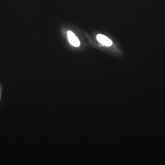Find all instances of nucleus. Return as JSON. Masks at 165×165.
Here are the masks:
<instances>
[{
	"instance_id": "obj_1",
	"label": "nucleus",
	"mask_w": 165,
	"mask_h": 165,
	"mask_svg": "<svg viewBox=\"0 0 165 165\" xmlns=\"http://www.w3.org/2000/svg\"><path fill=\"white\" fill-rule=\"evenodd\" d=\"M67 37L68 40L73 46L75 47H79L80 45V41L75 34L71 31H68L67 32Z\"/></svg>"
},
{
	"instance_id": "obj_2",
	"label": "nucleus",
	"mask_w": 165,
	"mask_h": 165,
	"mask_svg": "<svg viewBox=\"0 0 165 165\" xmlns=\"http://www.w3.org/2000/svg\"><path fill=\"white\" fill-rule=\"evenodd\" d=\"M97 41L99 42L100 43L103 44V45L107 46H110L112 45V42L111 39L105 36L104 35L102 34H99L97 35Z\"/></svg>"
}]
</instances>
